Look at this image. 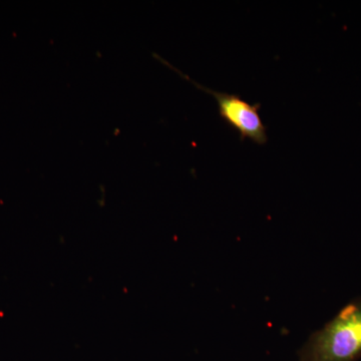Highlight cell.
Returning a JSON list of instances; mask_svg holds the SVG:
<instances>
[{"label":"cell","instance_id":"6da1fadb","mask_svg":"<svg viewBox=\"0 0 361 361\" xmlns=\"http://www.w3.org/2000/svg\"><path fill=\"white\" fill-rule=\"evenodd\" d=\"M300 361H358L361 358V296L346 304L299 350Z\"/></svg>","mask_w":361,"mask_h":361},{"label":"cell","instance_id":"7a4b0ae2","mask_svg":"<svg viewBox=\"0 0 361 361\" xmlns=\"http://www.w3.org/2000/svg\"><path fill=\"white\" fill-rule=\"evenodd\" d=\"M158 59L169 68L177 71L180 77L189 80L195 87L214 97L218 104L221 118L229 127L239 133L241 141L249 139L257 145H265L267 142V127H266L262 118L259 115V111L261 108L260 104H251L245 99H242L238 94H227V92L208 89V87L191 80L188 75H185L174 66H171L170 63H166L163 59L159 58V56Z\"/></svg>","mask_w":361,"mask_h":361}]
</instances>
